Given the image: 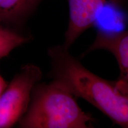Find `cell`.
I'll use <instances>...</instances> for the list:
<instances>
[{
    "instance_id": "cell-8",
    "label": "cell",
    "mask_w": 128,
    "mask_h": 128,
    "mask_svg": "<svg viewBox=\"0 0 128 128\" xmlns=\"http://www.w3.org/2000/svg\"><path fill=\"white\" fill-rule=\"evenodd\" d=\"M7 82H6V80L4 79V78L2 77V76L0 74V96L4 92L6 87H7Z\"/></svg>"
},
{
    "instance_id": "cell-4",
    "label": "cell",
    "mask_w": 128,
    "mask_h": 128,
    "mask_svg": "<svg viewBox=\"0 0 128 128\" xmlns=\"http://www.w3.org/2000/svg\"><path fill=\"white\" fill-rule=\"evenodd\" d=\"M69 21L63 44L67 49L80 35L92 26L100 11L108 4H119L123 0H66Z\"/></svg>"
},
{
    "instance_id": "cell-3",
    "label": "cell",
    "mask_w": 128,
    "mask_h": 128,
    "mask_svg": "<svg viewBox=\"0 0 128 128\" xmlns=\"http://www.w3.org/2000/svg\"><path fill=\"white\" fill-rule=\"evenodd\" d=\"M42 78L39 67L28 64L21 68L0 96V128L18 122L29 106L33 88Z\"/></svg>"
},
{
    "instance_id": "cell-5",
    "label": "cell",
    "mask_w": 128,
    "mask_h": 128,
    "mask_svg": "<svg viewBox=\"0 0 128 128\" xmlns=\"http://www.w3.org/2000/svg\"><path fill=\"white\" fill-rule=\"evenodd\" d=\"M96 50L108 51L116 58L120 73L115 85L120 92L128 96V30L113 33L98 32L84 54Z\"/></svg>"
},
{
    "instance_id": "cell-2",
    "label": "cell",
    "mask_w": 128,
    "mask_h": 128,
    "mask_svg": "<svg viewBox=\"0 0 128 128\" xmlns=\"http://www.w3.org/2000/svg\"><path fill=\"white\" fill-rule=\"evenodd\" d=\"M74 96L52 80L37 84L32 92L28 110L18 122L23 128H88L93 118L81 109Z\"/></svg>"
},
{
    "instance_id": "cell-6",
    "label": "cell",
    "mask_w": 128,
    "mask_h": 128,
    "mask_svg": "<svg viewBox=\"0 0 128 128\" xmlns=\"http://www.w3.org/2000/svg\"><path fill=\"white\" fill-rule=\"evenodd\" d=\"M42 0H0V23H14L28 17Z\"/></svg>"
},
{
    "instance_id": "cell-7",
    "label": "cell",
    "mask_w": 128,
    "mask_h": 128,
    "mask_svg": "<svg viewBox=\"0 0 128 128\" xmlns=\"http://www.w3.org/2000/svg\"><path fill=\"white\" fill-rule=\"evenodd\" d=\"M29 40L28 37L6 28L0 23V60Z\"/></svg>"
},
{
    "instance_id": "cell-1",
    "label": "cell",
    "mask_w": 128,
    "mask_h": 128,
    "mask_svg": "<svg viewBox=\"0 0 128 128\" xmlns=\"http://www.w3.org/2000/svg\"><path fill=\"white\" fill-rule=\"evenodd\" d=\"M63 45L48 50L53 80L98 108L114 124L128 128V96L117 88L114 81L89 71Z\"/></svg>"
}]
</instances>
